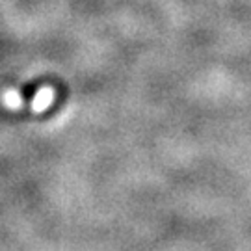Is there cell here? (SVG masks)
Listing matches in <instances>:
<instances>
[{
    "instance_id": "6da1fadb",
    "label": "cell",
    "mask_w": 251,
    "mask_h": 251,
    "mask_svg": "<svg viewBox=\"0 0 251 251\" xmlns=\"http://www.w3.org/2000/svg\"><path fill=\"white\" fill-rule=\"evenodd\" d=\"M54 97H56V91H54V88H50V86L41 88V90L36 93V97H34V100H32V104H30L32 112H36V114L45 112L47 108L54 102Z\"/></svg>"
},
{
    "instance_id": "7a4b0ae2",
    "label": "cell",
    "mask_w": 251,
    "mask_h": 251,
    "mask_svg": "<svg viewBox=\"0 0 251 251\" xmlns=\"http://www.w3.org/2000/svg\"><path fill=\"white\" fill-rule=\"evenodd\" d=\"M2 104L9 110H19V108H23L25 104V100L21 97V93L17 90H8L4 91V95H2Z\"/></svg>"
}]
</instances>
